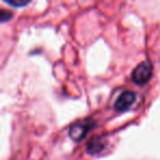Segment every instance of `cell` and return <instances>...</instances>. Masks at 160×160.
Returning <instances> with one entry per match:
<instances>
[{
	"label": "cell",
	"mask_w": 160,
	"mask_h": 160,
	"mask_svg": "<svg viewBox=\"0 0 160 160\" xmlns=\"http://www.w3.org/2000/svg\"><path fill=\"white\" fill-rule=\"evenodd\" d=\"M135 100H136L135 92L126 90V91L122 92V93L118 96V98L116 99L115 103H114V108H115V110L118 112L127 111V110L134 104Z\"/></svg>",
	"instance_id": "7a4b0ae2"
},
{
	"label": "cell",
	"mask_w": 160,
	"mask_h": 160,
	"mask_svg": "<svg viewBox=\"0 0 160 160\" xmlns=\"http://www.w3.org/2000/svg\"><path fill=\"white\" fill-rule=\"evenodd\" d=\"M5 2H7L8 5L12 6V7H25L27 5H29L31 0H3Z\"/></svg>",
	"instance_id": "277c9868"
},
{
	"label": "cell",
	"mask_w": 160,
	"mask_h": 160,
	"mask_svg": "<svg viewBox=\"0 0 160 160\" xmlns=\"http://www.w3.org/2000/svg\"><path fill=\"white\" fill-rule=\"evenodd\" d=\"M11 13H8L7 11H5V10H2V12H1V17H2V18H1V20L3 21V22H5V21H7L8 19H10L11 18Z\"/></svg>",
	"instance_id": "5b68a950"
},
{
	"label": "cell",
	"mask_w": 160,
	"mask_h": 160,
	"mask_svg": "<svg viewBox=\"0 0 160 160\" xmlns=\"http://www.w3.org/2000/svg\"><path fill=\"white\" fill-rule=\"evenodd\" d=\"M89 124L88 123L80 122L77 124H73L69 129V135L76 142H80L81 139H83L86 136V134L89 132Z\"/></svg>",
	"instance_id": "3957f363"
},
{
	"label": "cell",
	"mask_w": 160,
	"mask_h": 160,
	"mask_svg": "<svg viewBox=\"0 0 160 160\" xmlns=\"http://www.w3.org/2000/svg\"><path fill=\"white\" fill-rule=\"evenodd\" d=\"M152 75V64L150 60H145L136 66L132 72V79L137 85H145L148 82Z\"/></svg>",
	"instance_id": "6da1fadb"
}]
</instances>
